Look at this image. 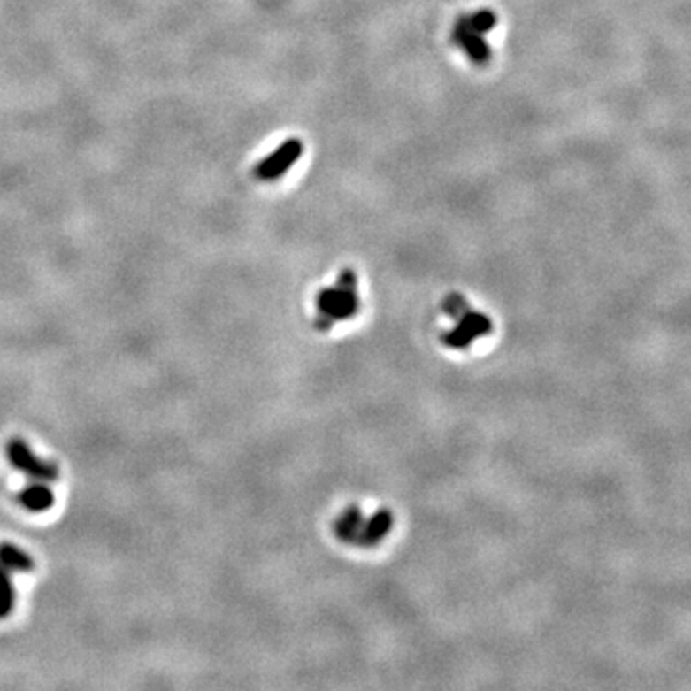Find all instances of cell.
<instances>
[{
    "instance_id": "cell-8",
    "label": "cell",
    "mask_w": 691,
    "mask_h": 691,
    "mask_svg": "<svg viewBox=\"0 0 691 691\" xmlns=\"http://www.w3.org/2000/svg\"><path fill=\"white\" fill-rule=\"evenodd\" d=\"M0 563L12 572H31L35 566V561L31 559L29 553L10 541L0 543Z\"/></svg>"
},
{
    "instance_id": "cell-9",
    "label": "cell",
    "mask_w": 691,
    "mask_h": 691,
    "mask_svg": "<svg viewBox=\"0 0 691 691\" xmlns=\"http://www.w3.org/2000/svg\"><path fill=\"white\" fill-rule=\"evenodd\" d=\"M10 571L6 566L0 563V620H4L10 617L16 603V595H14V586L12 580H10Z\"/></svg>"
},
{
    "instance_id": "cell-1",
    "label": "cell",
    "mask_w": 691,
    "mask_h": 691,
    "mask_svg": "<svg viewBox=\"0 0 691 691\" xmlns=\"http://www.w3.org/2000/svg\"><path fill=\"white\" fill-rule=\"evenodd\" d=\"M444 310L451 319L456 321L449 331L441 336V340H444L449 348H456V349L469 348L474 340H479L492 331V323L488 317L472 311L467 305V302L461 296H457V294H451V296L446 300Z\"/></svg>"
},
{
    "instance_id": "cell-7",
    "label": "cell",
    "mask_w": 691,
    "mask_h": 691,
    "mask_svg": "<svg viewBox=\"0 0 691 691\" xmlns=\"http://www.w3.org/2000/svg\"><path fill=\"white\" fill-rule=\"evenodd\" d=\"M456 41L461 44V49L465 50L474 62L484 64L486 60H488L490 52H488V49H486L484 41L480 39V33L474 31L467 24V19H461L459 24H457V27H456Z\"/></svg>"
},
{
    "instance_id": "cell-2",
    "label": "cell",
    "mask_w": 691,
    "mask_h": 691,
    "mask_svg": "<svg viewBox=\"0 0 691 691\" xmlns=\"http://www.w3.org/2000/svg\"><path fill=\"white\" fill-rule=\"evenodd\" d=\"M392 528V515L388 511H377L364 515L357 507L348 509L336 520V536L354 543V546H375Z\"/></svg>"
},
{
    "instance_id": "cell-5",
    "label": "cell",
    "mask_w": 691,
    "mask_h": 691,
    "mask_svg": "<svg viewBox=\"0 0 691 691\" xmlns=\"http://www.w3.org/2000/svg\"><path fill=\"white\" fill-rule=\"evenodd\" d=\"M302 152V146L298 141H288L280 146V149L267 157V160L257 167V173L265 177V179H273L280 175L285 169L298 160V156Z\"/></svg>"
},
{
    "instance_id": "cell-4",
    "label": "cell",
    "mask_w": 691,
    "mask_h": 691,
    "mask_svg": "<svg viewBox=\"0 0 691 691\" xmlns=\"http://www.w3.org/2000/svg\"><path fill=\"white\" fill-rule=\"evenodd\" d=\"M8 459L12 463V467L26 472L33 480H56L58 479V467L50 461H44L39 456L33 453V449L27 446L26 440L12 438L6 446Z\"/></svg>"
},
{
    "instance_id": "cell-3",
    "label": "cell",
    "mask_w": 691,
    "mask_h": 691,
    "mask_svg": "<svg viewBox=\"0 0 691 691\" xmlns=\"http://www.w3.org/2000/svg\"><path fill=\"white\" fill-rule=\"evenodd\" d=\"M357 311L356 275L344 271L333 288L321 290L317 296V326L328 328L338 321H344Z\"/></svg>"
},
{
    "instance_id": "cell-10",
    "label": "cell",
    "mask_w": 691,
    "mask_h": 691,
    "mask_svg": "<svg viewBox=\"0 0 691 691\" xmlns=\"http://www.w3.org/2000/svg\"><path fill=\"white\" fill-rule=\"evenodd\" d=\"M465 19H467V24L479 33L488 31L495 24V16L492 12H479V14H472L471 18H465Z\"/></svg>"
},
{
    "instance_id": "cell-6",
    "label": "cell",
    "mask_w": 691,
    "mask_h": 691,
    "mask_svg": "<svg viewBox=\"0 0 691 691\" xmlns=\"http://www.w3.org/2000/svg\"><path fill=\"white\" fill-rule=\"evenodd\" d=\"M18 500L21 505L27 509V511L44 513L52 507L54 494L47 484H42V480H39V482H31L29 486H26V488L19 492Z\"/></svg>"
}]
</instances>
